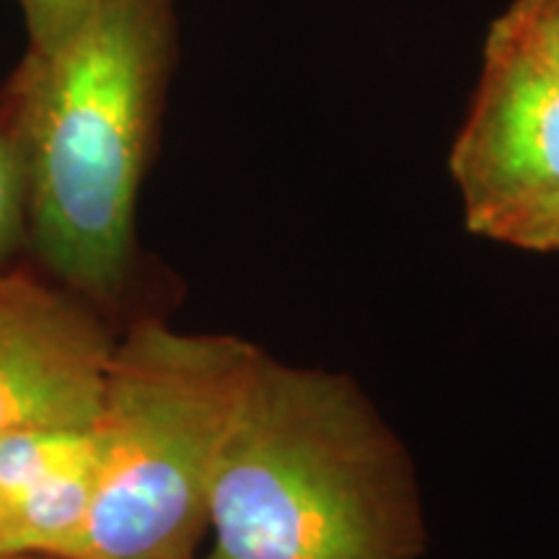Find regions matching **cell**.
<instances>
[{"label": "cell", "mask_w": 559, "mask_h": 559, "mask_svg": "<svg viewBox=\"0 0 559 559\" xmlns=\"http://www.w3.org/2000/svg\"><path fill=\"white\" fill-rule=\"evenodd\" d=\"M174 58V0H99L68 37L32 50L3 124L26 181V239L70 290L111 298Z\"/></svg>", "instance_id": "obj_1"}, {"label": "cell", "mask_w": 559, "mask_h": 559, "mask_svg": "<svg viewBox=\"0 0 559 559\" xmlns=\"http://www.w3.org/2000/svg\"><path fill=\"white\" fill-rule=\"evenodd\" d=\"M205 559H419L415 469L358 383L260 355L207 500Z\"/></svg>", "instance_id": "obj_2"}, {"label": "cell", "mask_w": 559, "mask_h": 559, "mask_svg": "<svg viewBox=\"0 0 559 559\" xmlns=\"http://www.w3.org/2000/svg\"><path fill=\"white\" fill-rule=\"evenodd\" d=\"M262 349L138 321L115 345L86 528L60 559H192L236 412Z\"/></svg>", "instance_id": "obj_3"}, {"label": "cell", "mask_w": 559, "mask_h": 559, "mask_svg": "<svg viewBox=\"0 0 559 559\" xmlns=\"http://www.w3.org/2000/svg\"><path fill=\"white\" fill-rule=\"evenodd\" d=\"M449 169L464 223L489 236L521 210L559 192V73L489 32Z\"/></svg>", "instance_id": "obj_4"}, {"label": "cell", "mask_w": 559, "mask_h": 559, "mask_svg": "<svg viewBox=\"0 0 559 559\" xmlns=\"http://www.w3.org/2000/svg\"><path fill=\"white\" fill-rule=\"evenodd\" d=\"M115 345L73 296L0 270V436L99 423Z\"/></svg>", "instance_id": "obj_5"}, {"label": "cell", "mask_w": 559, "mask_h": 559, "mask_svg": "<svg viewBox=\"0 0 559 559\" xmlns=\"http://www.w3.org/2000/svg\"><path fill=\"white\" fill-rule=\"evenodd\" d=\"M102 456V436L88 428H26L0 436V519L41 481Z\"/></svg>", "instance_id": "obj_6"}, {"label": "cell", "mask_w": 559, "mask_h": 559, "mask_svg": "<svg viewBox=\"0 0 559 559\" xmlns=\"http://www.w3.org/2000/svg\"><path fill=\"white\" fill-rule=\"evenodd\" d=\"M489 32L515 41L559 73V0H513Z\"/></svg>", "instance_id": "obj_7"}, {"label": "cell", "mask_w": 559, "mask_h": 559, "mask_svg": "<svg viewBox=\"0 0 559 559\" xmlns=\"http://www.w3.org/2000/svg\"><path fill=\"white\" fill-rule=\"evenodd\" d=\"M26 239V181L9 128L0 120V270Z\"/></svg>", "instance_id": "obj_8"}, {"label": "cell", "mask_w": 559, "mask_h": 559, "mask_svg": "<svg viewBox=\"0 0 559 559\" xmlns=\"http://www.w3.org/2000/svg\"><path fill=\"white\" fill-rule=\"evenodd\" d=\"M489 239L523 251L555 254L559 251V192L508 218Z\"/></svg>", "instance_id": "obj_9"}, {"label": "cell", "mask_w": 559, "mask_h": 559, "mask_svg": "<svg viewBox=\"0 0 559 559\" xmlns=\"http://www.w3.org/2000/svg\"><path fill=\"white\" fill-rule=\"evenodd\" d=\"M16 3L24 11L32 50H45L68 37L99 0H16Z\"/></svg>", "instance_id": "obj_10"}, {"label": "cell", "mask_w": 559, "mask_h": 559, "mask_svg": "<svg viewBox=\"0 0 559 559\" xmlns=\"http://www.w3.org/2000/svg\"><path fill=\"white\" fill-rule=\"evenodd\" d=\"M0 559H50V557H39V555H0Z\"/></svg>", "instance_id": "obj_11"}, {"label": "cell", "mask_w": 559, "mask_h": 559, "mask_svg": "<svg viewBox=\"0 0 559 559\" xmlns=\"http://www.w3.org/2000/svg\"><path fill=\"white\" fill-rule=\"evenodd\" d=\"M0 536H3V519H0Z\"/></svg>", "instance_id": "obj_12"}]
</instances>
